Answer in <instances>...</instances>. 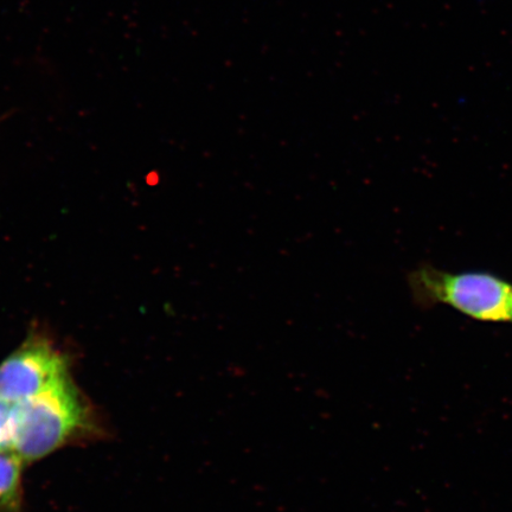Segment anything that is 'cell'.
I'll return each instance as SVG.
<instances>
[{"label":"cell","instance_id":"cell-5","mask_svg":"<svg viewBox=\"0 0 512 512\" xmlns=\"http://www.w3.org/2000/svg\"><path fill=\"white\" fill-rule=\"evenodd\" d=\"M15 403L0 400V452H14Z\"/></svg>","mask_w":512,"mask_h":512},{"label":"cell","instance_id":"cell-4","mask_svg":"<svg viewBox=\"0 0 512 512\" xmlns=\"http://www.w3.org/2000/svg\"><path fill=\"white\" fill-rule=\"evenodd\" d=\"M23 466L15 452H0V512H23Z\"/></svg>","mask_w":512,"mask_h":512},{"label":"cell","instance_id":"cell-2","mask_svg":"<svg viewBox=\"0 0 512 512\" xmlns=\"http://www.w3.org/2000/svg\"><path fill=\"white\" fill-rule=\"evenodd\" d=\"M408 286L422 309L447 305L479 322H512V285L494 274L451 273L425 265L408 274Z\"/></svg>","mask_w":512,"mask_h":512},{"label":"cell","instance_id":"cell-1","mask_svg":"<svg viewBox=\"0 0 512 512\" xmlns=\"http://www.w3.org/2000/svg\"><path fill=\"white\" fill-rule=\"evenodd\" d=\"M98 432L93 408L69 376L34 398L15 403L14 452L24 464Z\"/></svg>","mask_w":512,"mask_h":512},{"label":"cell","instance_id":"cell-6","mask_svg":"<svg viewBox=\"0 0 512 512\" xmlns=\"http://www.w3.org/2000/svg\"><path fill=\"white\" fill-rule=\"evenodd\" d=\"M477 2L483 3V2H485V0H477Z\"/></svg>","mask_w":512,"mask_h":512},{"label":"cell","instance_id":"cell-3","mask_svg":"<svg viewBox=\"0 0 512 512\" xmlns=\"http://www.w3.org/2000/svg\"><path fill=\"white\" fill-rule=\"evenodd\" d=\"M67 376V358L47 341L30 339L0 363V400H29Z\"/></svg>","mask_w":512,"mask_h":512}]
</instances>
